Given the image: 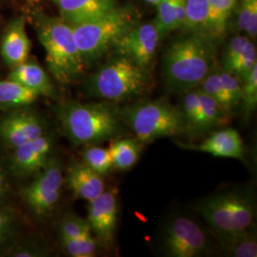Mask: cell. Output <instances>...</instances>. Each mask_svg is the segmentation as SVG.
<instances>
[{
    "mask_svg": "<svg viewBox=\"0 0 257 257\" xmlns=\"http://www.w3.org/2000/svg\"><path fill=\"white\" fill-rule=\"evenodd\" d=\"M55 109L65 137L74 146L96 145L117 138L126 126L119 108L112 102L68 100L59 103Z\"/></svg>",
    "mask_w": 257,
    "mask_h": 257,
    "instance_id": "cell-1",
    "label": "cell"
},
{
    "mask_svg": "<svg viewBox=\"0 0 257 257\" xmlns=\"http://www.w3.org/2000/svg\"><path fill=\"white\" fill-rule=\"evenodd\" d=\"M215 42L198 34L187 32L167 48L163 56V78L167 88L186 92L199 86L214 68Z\"/></svg>",
    "mask_w": 257,
    "mask_h": 257,
    "instance_id": "cell-2",
    "label": "cell"
},
{
    "mask_svg": "<svg viewBox=\"0 0 257 257\" xmlns=\"http://www.w3.org/2000/svg\"><path fill=\"white\" fill-rule=\"evenodd\" d=\"M32 16L38 40L46 54L50 74L62 85L78 81L86 66L72 26L60 17H51L39 11L34 12Z\"/></svg>",
    "mask_w": 257,
    "mask_h": 257,
    "instance_id": "cell-3",
    "label": "cell"
},
{
    "mask_svg": "<svg viewBox=\"0 0 257 257\" xmlns=\"http://www.w3.org/2000/svg\"><path fill=\"white\" fill-rule=\"evenodd\" d=\"M153 86V76L148 68L116 55L91 74L83 88L89 97L115 103L139 98Z\"/></svg>",
    "mask_w": 257,
    "mask_h": 257,
    "instance_id": "cell-4",
    "label": "cell"
},
{
    "mask_svg": "<svg viewBox=\"0 0 257 257\" xmlns=\"http://www.w3.org/2000/svg\"><path fill=\"white\" fill-rule=\"evenodd\" d=\"M139 19L138 10L125 5L116 6L92 21L71 25L85 66L102 58L120 37L138 25Z\"/></svg>",
    "mask_w": 257,
    "mask_h": 257,
    "instance_id": "cell-5",
    "label": "cell"
},
{
    "mask_svg": "<svg viewBox=\"0 0 257 257\" xmlns=\"http://www.w3.org/2000/svg\"><path fill=\"white\" fill-rule=\"evenodd\" d=\"M195 210L214 231H237L254 225L256 199L252 187H237L200 199Z\"/></svg>",
    "mask_w": 257,
    "mask_h": 257,
    "instance_id": "cell-6",
    "label": "cell"
},
{
    "mask_svg": "<svg viewBox=\"0 0 257 257\" xmlns=\"http://www.w3.org/2000/svg\"><path fill=\"white\" fill-rule=\"evenodd\" d=\"M120 116L142 143L185 133L181 111L165 100H148L119 108Z\"/></svg>",
    "mask_w": 257,
    "mask_h": 257,
    "instance_id": "cell-7",
    "label": "cell"
},
{
    "mask_svg": "<svg viewBox=\"0 0 257 257\" xmlns=\"http://www.w3.org/2000/svg\"><path fill=\"white\" fill-rule=\"evenodd\" d=\"M213 238L198 222L185 214L171 216L164 225L160 248L168 257H199L211 253Z\"/></svg>",
    "mask_w": 257,
    "mask_h": 257,
    "instance_id": "cell-8",
    "label": "cell"
},
{
    "mask_svg": "<svg viewBox=\"0 0 257 257\" xmlns=\"http://www.w3.org/2000/svg\"><path fill=\"white\" fill-rule=\"evenodd\" d=\"M33 177L20 190V196L37 219H45L54 211L60 198L64 185L62 168L59 161L52 156L46 166Z\"/></svg>",
    "mask_w": 257,
    "mask_h": 257,
    "instance_id": "cell-9",
    "label": "cell"
},
{
    "mask_svg": "<svg viewBox=\"0 0 257 257\" xmlns=\"http://www.w3.org/2000/svg\"><path fill=\"white\" fill-rule=\"evenodd\" d=\"M26 108L13 110L0 118V141L12 150L46 134L45 121Z\"/></svg>",
    "mask_w": 257,
    "mask_h": 257,
    "instance_id": "cell-10",
    "label": "cell"
},
{
    "mask_svg": "<svg viewBox=\"0 0 257 257\" xmlns=\"http://www.w3.org/2000/svg\"><path fill=\"white\" fill-rule=\"evenodd\" d=\"M159 40L155 24H138L120 37L112 49L116 55L127 57L136 64L149 68L156 55Z\"/></svg>",
    "mask_w": 257,
    "mask_h": 257,
    "instance_id": "cell-11",
    "label": "cell"
},
{
    "mask_svg": "<svg viewBox=\"0 0 257 257\" xmlns=\"http://www.w3.org/2000/svg\"><path fill=\"white\" fill-rule=\"evenodd\" d=\"M53 149L54 138L47 134L13 149L9 160L11 173L19 178L33 177L49 162Z\"/></svg>",
    "mask_w": 257,
    "mask_h": 257,
    "instance_id": "cell-12",
    "label": "cell"
},
{
    "mask_svg": "<svg viewBox=\"0 0 257 257\" xmlns=\"http://www.w3.org/2000/svg\"><path fill=\"white\" fill-rule=\"evenodd\" d=\"M117 193L107 190L89 202L87 220L99 246L109 247L114 238L117 224Z\"/></svg>",
    "mask_w": 257,
    "mask_h": 257,
    "instance_id": "cell-13",
    "label": "cell"
},
{
    "mask_svg": "<svg viewBox=\"0 0 257 257\" xmlns=\"http://www.w3.org/2000/svg\"><path fill=\"white\" fill-rule=\"evenodd\" d=\"M31 42L26 32L24 17L13 19L5 29L0 42V55L10 69L29 59Z\"/></svg>",
    "mask_w": 257,
    "mask_h": 257,
    "instance_id": "cell-14",
    "label": "cell"
},
{
    "mask_svg": "<svg viewBox=\"0 0 257 257\" xmlns=\"http://www.w3.org/2000/svg\"><path fill=\"white\" fill-rule=\"evenodd\" d=\"M180 147L186 150L206 153L216 157L234 158L244 160L245 146L238 132L232 128H225L212 133L199 144H181Z\"/></svg>",
    "mask_w": 257,
    "mask_h": 257,
    "instance_id": "cell-15",
    "label": "cell"
},
{
    "mask_svg": "<svg viewBox=\"0 0 257 257\" xmlns=\"http://www.w3.org/2000/svg\"><path fill=\"white\" fill-rule=\"evenodd\" d=\"M64 183L76 198L88 202L105 191L103 177L86 165L82 160L72 161L67 169Z\"/></svg>",
    "mask_w": 257,
    "mask_h": 257,
    "instance_id": "cell-16",
    "label": "cell"
},
{
    "mask_svg": "<svg viewBox=\"0 0 257 257\" xmlns=\"http://www.w3.org/2000/svg\"><path fill=\"white\" fill-rule=\"evenodd\" d=\"M60 18L70 25L100 18L117 6L118 0H55Z\"/></svg>",
    "mask_w": 257,
    "mask_h": 257,
    "instance_id": "cell-17",
    "label": "cell"
},
{
    "mask_svg": "<svg viewBox=\"0 0 257 257\" xmlns=\"http://www.w3.org/2000/svg\"><path fill=\"white\" fill-rule=\"evenodd\" d=\"M211 236L215 247L223 256L256 257L257 235L255 226L237 231H214Z\"/></svg>",
    "mask_w": 257,
    "mask_h": 257,
    "instance_id": "cell-18",
    "label": "cell"
},
{
    "mask_svg": "<svg viewBox=\"0 0 257 257\" xmlns=\"http://www.w3.org/2000/svg\"><path fill=\"white\" fill-rule=\"evenodd\" d=\"M8 78L36 92L39 96L43 95L51 98L56 96L55 87L46 72L33 60L28 59L11 69Z\"/></svg>",
    "mask_w": 257,
    "mask_h": 257,
    "instance_id": "cell-19",
    "label": "cell"
},
{
    "mask_svg": "<svg viewBox=\"0 0 257 257\" xmlns=\"http://www.w3.org/2000/svg\"><path fill=\"white\" fill-rule=\"evenodd\" d=\"M183 30L208 37L214 42L219 40L212 22L208 0H186V20Z\"/></svg>",
    "mask_w": 257,
    "mask_h": 257,
    "instance_id": "cell-20",
    "label": "cell"
},
{
    "mask_svg": "<svg viewBox=\"0 0 257 257\" xmlns=\"http://www.w3.org/2000/svg\"><path fill=\"white\" fill-rule=\"evenodd\" d=\"M198 110L192 135H202L226 123L228 114L220 105L198 87Z\"/></svg>",
    "mask_w": 257,
    "mask_h": 257,
    "instance_id": "cell-21",
    "label": "cell"
},
{
    "mask_svg": "<svg viewBox=\"0 0 257 257\" xmlns=\"http://www.w3.org/2000/svg\"><path fill=\"white\" fill-rule=\"evenodd\" d=\"M38 96L36 92L9 78L0 80V109L16 110L28 107L36 101Z\"/></svg>",
    "mask_w": 257,
    "mask_h": 257,
    "instance_id": "cell-22",
    "label": "cell"
},
{
    "mask_svg": "<svg viewBox=\"0 0 257 257\" xmlns=\"http://www.w3.org/2000/svg\"><path fill=\"white\" fill-rule=\"evenodd\" d=\"M142 144L138 138H123L112 142L109 151L113 168L120 171L133 168L139 159Z\"/></svg>",
    "mask_w": 257,
    "mask_h": 257,
    "instance_id": "cell-23",
    "label": "cell"
},
{
    "mask_svg": "<svg viewBox=\"0 0 257 257\" xmlns=\"http://www.w3.org/2000/svg\"><path fill=\"white\" fill-rule=\"evenodd\" d=\"M198 88L217 102L228 115L234 110L230 102V97L221 82L217 70H212L207 74L199 84Z\"/></svg>",
    "mask_w": 257,
    "mask_h": 257,
    "instance_id": "cell-24",
    "label": "cell"
},
{
    "mask_svg": "<svg viewBox=\"0 0 257 257\" xmlns=\"http://www.w3.org/2000/svg\"><path fill=\"white\" fill-rule=\"evenodd\" d=\"M81 157L86 165L102 177L108 175L113 168L109 149L89 145L83 150Z\"/></svg>",
    "mask_w": 257,
    "mask_h": 257,
    "instance_id": "cell-25",
    "label": "cell"
},
{
    "mask_svg": "<svg viewBox=\"0 0 257 257\" xmlns=\"http://www.w3.org/2000/svg\"><path fill=\"white\" fill-rule=\"evenodd\" d=\"M211 9V19L218 39H221L227 30V23L236 6L237 0H208Z\"/></svg>",
    "mask_w": 257,
    "mask_h": 257,
    "instance_id": "cell-26",
    "label": "cell"
},
{
    "mask_svg": "<svg viewBox=\"0 0 257 257\" xmlns=\"http://www.w3.org/2000/svg\"><path fill=\"white\" fill-rule=\"evenodd\" d=\"M177 0H160L157 5V17L155 26L162 39L170 32L175 30Z\"/></svg>",
    "mask_w": 257,
    "mask_h": 257,
    "instance_id": "cell-27",
    "label": "cell"
},
{
    "mask_svg": "<svg viewBox=\"0 0 257 257\" xmlns=\"http://www.w3.org/2000/svg\"><path fill=\"white\" fill-rule=\"evenodd\" d=\"M92 233L87 218L74 213L67 214L59 225V238L79 239Z\"/></svg>",
    "mask_w": 257,
    "mask_h": 257,
    "instance_id": "cell-28",
    "label": "cell"
},
{
    "mask_svg": "<svg viewBox=\"0 0 257 257\" xmlns=\"http://www.w3.org/2000/svg\"><path fill=\"white\" fill-rule=\"evenodd\" d=\"M19 222L17 211L0 205V248L12 244L19 229Z\"/></svg>",
    "mask_w": 257,
    "mask_h": 257,
    "instance_id": "cell-29",
    "label": "cell"
},
{
    "mask_svg": "<svg viewBox=\"0 0 257 257\" xmlns=\"http://www.w3.org/2000/svg\"><path fill=\"white\" fill-rule=\"evenodd\" d=\"M240 106L246 119L256 110L257 65L252 68L249 74L242 81V97Z\"/></svg>",
    "mask_w": 257,
    "mask_h": 257,
    "instance_id": "cell-30",
    "label": "cell"
},
{
    "mask_svg": "<svg viewBox=\"0 0 257 257\" xmlns=\"http://www.w3.org/2000/svg\"><path fill=\"white\" fill-rule=\"evenodd\" d=\"M61 246L65 251L73 257H92L95 255L98 242L92 234L86 235L82 238L68 239L59 238Z\"/></svg>",
    "mask_w": 257,
    "mask_h": 257,
    "instance_id": "cell-31",
    "label": "cell"
},
{
    "mask_svg": "<svg viewBox=\"0 0 257 257\" xmlns=\"http://www.w3.org/2000/svg\"><path fill=\"white\" fill-rule=\"evenodd\" d=\"M238 26L248 37H256L257 0H242L239 10Z\"/></svg>",
    "mask_w": 257,
    "mask_h": 257,
    "instance_id": "cell-32",
    "label": "cell"
},
{
    "mask_svg": "<svg viewBox=\"0 0 257 257\" xmlns=\"http://www.w3.org/2000/svg\"><path fill=\"white\" fill-rule=\"evenodd\" d=\"M179 110L183 117L185 133L192 134L198 110V93L196 88L189 92H184L181 107Z\"/></svg>",
    "mask_w": 257,
    "mask_h": 257,
    "instance_id": "cell-33",
    "label": "cell"
},
{
    "mask_svg": "<svg viewBox=\"0 0 257 257\" xmlns=\"http://www.w3.org/2000/svg\"><path fill=\"white\" fill-rule=\"evenodd\" d=\"M257 65L256 48L250 41L245 52L236 60V62L231 66L228 71L230 74H234L242 82L245 77L249 74L252 68ZM227 72V71H226Z\"/></svg>",
    "mask_w": 257,
    "mask_h": 257,
    "instance_id": "cell-34",
    "label": "cell"
},
{
    "mask_svg": "<svg viewBox=\"0 0 257 257\" xmlns=\"http://www.w3.org/2000/svg\"><path fill=\"white\" fill-rule=\"evenodd\" d=\"M250 40L244 36H236L232 37L225 49L222 57V69L224 71H229L231 66L236 62V60L245 52L246 48L249 44Z\"/></svg>",
    "mask_w": 257,
    "mask_h": 257,
    "instance_id": "cell-35",
    "label": "cell"
},
{
    "mask_svg": "<svg viewBox=\"0 0 257 257\" xmlns=\"http://www.w3.org/2000/svg\"><path fill=\"white\" fill-rule=\"evenodd\" d=\"M7 253L9 256L41 257L48 255L49 250L40 242L31 240L13 245L7 249Z\"/></svg>",
    "mask_w": 257,
    "mask_h": 257,
    "instance_id": "cell-36",
    "label": "cell"
},
{
    "mask_svg": "<svg viewBox=\"0 0 257 257\" xmlns=\"http://www.w3.org/2000/svg\"><path fill=\"white\" fill-rule=\"evenodd\" d=\"M221 82L223 84L226 92L230 97L233 109L240 106L242 97V82L234 74L224 71L223 69L218 71Z\"/></svg>",
    "mask_w": 257,
    "mask_h": 257,
    "instance_id": "cell-37",
    "label": "cell"
},
{
    "mask_svg": "<svg viewBox=\"0 0 257 257\" xmlns=\"http://www.w3.org/2000/svg\"><path fill=\"white\" fill-rule=\"evenodd\" d=\"M186 20V0L176 1V18H175V30H183Z\"/></svg>",
    "mask_w": 257,
    "mask_h": 257,
    "instance_id": "cell-38",
    "label": "cell"
},
{
    "mask_svg": "<svg viewBox=\"0 0 257 257\" xmlns=\"http://www.w3.org/2000/svg\"><path fill=\"white\" fill-rule=\"evenodd\" d=\"M146 2L148 3H150V4H153V5H156L160 0H145Z\"/></svg>",
    "mask_w": 257,
    "mask_h": 257,
    "instance_id": "cell-39",
    "label": "cell"
},
{
    "mask_svg": "<svg viewBox=\"0 0 257 257\" xmlns=\"http://www.w3.org/2000/svg\"><path fill=\"white\" fill-rule=\"evenodd\" d=\"M37 1H38V0H37Z\"/></svg>",
    "mask_w": 257,
    "mask_h": 257,
    "instance_id": "cell-40",
    "label": "cell"
}]
</instances>
